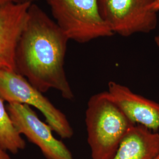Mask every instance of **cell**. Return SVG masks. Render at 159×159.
<instances>
[{
  "instance_id": "cell-4",
  "label": "cell",
  "mask_w": 159,
  "mask_h": 159,
  "mask_svg": "<svg viewBox=\"0 0 159 159\" xmlns=\"http://www.w3.org/2000/svg\"><path fill=\"white\" fill-rule=\"evenodd\" d=\"M0 97L8 103L34 107L44 115L47 123L63 139L73 136V130L64 114L17 71L0 70Z\"/></svg>"
},
{
  "instance_id": "cell-7",
  "label": "cell",
  "mask_w": 159,
  "mask_h": 159,
  "mask_svg": "<svg viewBox=\"0 0 159 159\" xmlns=\"http://www.w3.org/2000/svg\"><path fill=\"white\" fill-rule=\"evenodd\" d=\"M33 2L0 4V70L17 71V46Z\"/></svg>"
},
{
  "instance_id": "cell-1",
  "label": "cell",
  "mask_w": 159,
  "mask_h": 159,
  "mask_svg": "<svg viewBox=\"0 0 159 159\" xmlns=\"http://www.w3.org/2000/svg\"><path fill=\"white\" fill-rule=\"evenodd\" d=\"M68 40L56 22L32 3L17 46V72L43 93L54 89L73 99L64 68Z\"/></svg>"
},
{
  "instance_id": "cell-14",
  "label": "cell",
  "mask_w": 159,
  "mask_h": 159,
  "mask_svg": "<svg viewBox=\"0 0 159 159\" xmlns=\"http://www.w3.org/2000/svg\"><path fill=\"white\" fill-rule=\"evenodd\" d=\"M155 43L159 47V34L155 37Z\"/></svg>"
},
{
  "instance_id": "cell-3",
  "label": "cell",
  "mask_w": 159,
  "mask_h": 159,
  "mask_svg": "<svg viewBox=\"0 0 159 159\" xmlns=\"http://www.w3.org/2000/svg\"><path fill=\"white\" fill-rule=\"evenodd\" d=\"M69 40L85 43L114 34L104 21L98 0H46Z\"/></svg>"
},
{
  "instance_id": "cell-9",
  "label": "cell",
  "mask_w": 159,
  "mask_h": 159,
  "mask_svg": "<svg viewBox=\"0 0 159 159\" xmlns=\"http://www.w3.org/2000/svg\"><path fill=\"white\" fill-rule=\"evenodd\" d=\"M159 154V133L134 125L121 140L112 159H156Z\"/></svg>"
},
{
  "instance_id": "cell-12",
  "label": "cell",
  "mask_w": 159,
  "mask_h": 159,
  "mask_svg": "<svg viewBox=\"0 0 159 159\" xmlns=\"http://www.w3.org/2000/svg\"><path fill=\"white\" fill-rule=\"evenodd\" d=\"M0 159H11L7 152L0 147Z\"/></svg>"
},
{
  "instance_id": "cell-10",
  "label": "cell",
  "mask_w": 159,
  "mask_h": 159,
  "mask_svg": "<svg viewBox=\"0 0 159 159\" xmlns=\"http://www.w3.org/2000/svg\"><path fill=\"white\" fill-rule=\"evenodd\" d=\"M4 102L0 97V147L6 152L16 154L25 148V143L14 125Z\"/></svg>"
},
{
  "instance_id": "cell-6",
  "label": "cell",
  "mask_w": 159,
  "mask_h": 159,
  "mask_svg": "<svg viewBox=\"0 0 159 159\" xmlns=\"http://www.w3.org/2000/svg\"><path fill=\"white\" fill-rule=\"evenodd\" d=\"M8 112L18 131L40 148L47 159H74L70 151L52 134L47 123L42 121L30 106L8 103Z\"/></svg>"
},
{
  "instance_id": "cell-5",
  "label": "cell",
  "mask_w": 159,
  "mask_h": 159,
  "mask_svg": "<svg viewBox=\"0 0 159 159\" xmlns=\"http://www.w3.org/2000/svg\"><path fill=\"white\" fill-rule=\"evenodd\" d=\"M104 21L114 34L149 33L157 24L153 0H98Z\"/></svg>"
},
{
  "instance_id": "cell-2",
  "label": "cell",
  "mask_w": 159,
  "mask_h": 159,
  "mask_svg": "<svg viewBox=\"0 0 159 159\" xmlns=\"http://www.w3.org/2000/svg\"><path fill=\"white\" fill-rule=\"evenodd\" d=\"M87 141L93 159H112L134 125L114 102L107 91L90 97L85 111Z\"/></svg>"
},
{
  "instance_id": "cell-11",
  "label": "cell",
  "mask_w": 159,
  "mask_h": 159,
  "mask_svg": "<svg viewBox=\"0 0 159 159\" xmlns=\"http://www.w3.org/2000/svg\"><path fill=\"white\" fill-rule=\"evenodd\" d=\"M37 0H0V4L2 3H7V2H27L30 1L33 2Z\"/></svg>"
},
{
  "instance_id": "cell-8",
  "label": "cell",
  "mask_w": 159,
  "mask_h": 159,
  "mask_svg": "<svg viewBox=\"0 0 159 159\" xmlns=\"http://www.w3.org/2000/svg\"><path fill=\"white\" fill-rule=\"evenodd\" d=\"M109 96L134 125H142L150 130H159V104L134 93L125 85L110 81Z\"/></svg>"
},
{
  "instance_id": "cell-13",
  "label": "cell",
  "mask_w": 159,
  "mask_h": 159,
  "mask_svg": "<svg viewBox=\"0 0 159 159\" xmlns=\"http://www.w3.org/2000/svg\"><path fill=\"white\" fill-rule=\"evenodd\" d=\"M153 7L156 11H159V0H153Z\"/></svg>"
},
{
  "instance_id": "cell-15",
  "label": "cell",
  "mask_w": 159,
  "mask_h": 159,
  "mask_svg": "<svg viewBox=\"0 0 159 159\" xmlns=\"http://www.w3.org/2000/svg\"><path fill=\"white\" fill-rule=\"evenodd\" d=\"M156 159H159V154L158 155V156L157 157V158H156Z\"/></svg>"
}]
</instances>
